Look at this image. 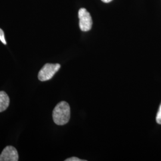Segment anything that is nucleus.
I'll return each instance as SVG.
<instances>
[{
    "mask_svg": "<svg viewBox=\"0 0 161 161\" xmlns=\"http://www.w3.org/2000/svg\"><path fill=\"white\" fill-rule=\"evenodd\" d=\"M0 41L4 44L6 45V39H5V36H4V32L2 29L0 28Z\"/></svg>",
    "mask_w": 161,
    "mask_h": 161,
    "instance_id": "0eeeda50",
    "label": "nucleus"
},
{
    "mask_svg": "<svg viewBox=\"0 0 161 161\" xmlns=\"http://www.w3.org/2000/svg\"><path fill=\"white\" fill-rule=\"evenodd\" d=\"M10 104V98L4 92H0V112L6 110Z\"/></svg>",
    "mask_w": 161,
    "mask_h": 161,
    "instance_id": "39448f33",
    "label": "nucleus"
},
{
    "mask_svg": "<svg viewBox=\"0 0 161 161\" xmlns=\"http://www.w3.org/2000/svg\"><path fill=\"white\" fill-rule=\"evenodd\" d=\"M70 109L69 104L63 101L58 103L53 112V121L58 125L66 124L70 119Z\"/></svg>",
    "mask_w": 161,
    "mask_h": 161,
    "instance_id": "f257e3e1",
    "label": "nucleus"
},
{
    "mask_svg": "<svg viewBox=\"0 0 161 161\" xmlns=\"http://www.w3.org/2000/svg\"><path fill=\"white\" fill-rule=\"evenodd\" d=\"M102 1L104 2V3H108L111 2L112 0H102Z\"/></svg>",
    "mask_w": 161,
    "mask_h": 161,
    "instance_id": "1a4fd4ad",
    "label": "nucleus"
},
{
    "mask_svg": "<svg viewBox=\"0 0 161 161\" xmlns=\"http://www.w3.org/2000/svg\"><path fill=\"white\" fill-rule=\"evenodd\" d=\"M60 68V64H46L39 72L38 78L41 81L50 80Z\"/></svg>",
    "mask_w": 161,
    "mask_h": 161,
    "instance_id": "f03ea898",
    "label": "nucleus"
},
{
    "mask_svg": "<svg viewBox=\"0 0 161 161\" xmlns=\"http://www.w3.org/2000/svg\"><path fill=\"white\" fill-rule=\"evenodd\" d=\"M156 122L158 124L161 125V104L159 107V110L158 112V114L156 115Z\"/></svg>",
    "mask_w": 161,
    "mask_h": 161,
    "instance_id": "423d86ee",
    "label": "nucleus"
},
{
    "mask_svg": "<svg viewBox=\"0 0 161 161\" xmlns=\"http://www.w3.org/2000/svg\"><path fill=\"white\" fill-rule=\"evenodd\" d=\"M19 154L17 150L12 146H8L3 150L0 155V161H17Z\"/></svg>",
    "mask_w": 161,
    "mask_h": 161,
    "instance_id": "20e7f679",
    "label": "nucleus"
},
{
    "mask_svg": "<svg viewBox=\"0 0 161 161\" xmlns=\"http://www.w3.org/2000/svg\"><path fill=\"white\" fill-rule=\"evenodd\" d=\"M78 17L80 19V28L82 31L86 32L92 29V18L90 13L86 8H82L78 12Z\"/></svg>",
    "mask_w": 161,
    "mask_h": 161,
    "instance_id": "7ed1b4c3",
    "label": "nucleus"
},
{
    "mask_svg": "<svg viewBox=\"0 0 161 161\" xmlns=\"http://www.w3.org/2000/svg\"><path fill=\"white\" fill-rule=\"evenodd\" d=\"M86 161V160H82L80 159H79L76 157H72V158H68L66 159L65 161Z\"/></svg>",
    "mask_w": 161,
    "mask_h": 161,
    "instance_id": "6e6552de",
    "label": "nucleus"
}]
</instances>
